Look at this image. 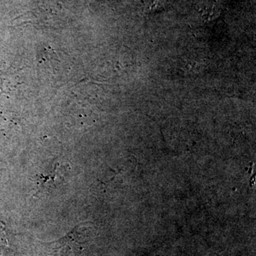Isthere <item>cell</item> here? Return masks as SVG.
Wrapping results in <instances>:
<instances>
[{
	"mask_svg": "<svg viewBox=\"0 0 256 256\" xmlns=\"http://www.w3.org/2000/svg\"><path fill=\"white\" fill-rule=\"evenodd\" d=\"M89 236L90 232L88 227L84 226V224H80L64 238L48 244V245L52 246L54 250H62L64 254H70L78 256L86 247Z\"/></svg>",
	"mask_w": 256,
	"mask_h": 256,
	"instance_id": "cell-1",
	"label": "cell"
},
{
	"mask_svg": "<svg viewBox=\"0 0 256 256\" xmlns=\"http://www.w3.org/2000/svg\"><path fill=\"white\" fill-rule=\"evenodd\" d=\"M166 3H168V0H154L152 4L150 10L152 12L161 11V10L164 9Z\"/></svg>",
	"mask_w": 256,
	"mask_h": 256,
	"instance_id": "cell-2",
	"label": "cell"
}]
</instances>
